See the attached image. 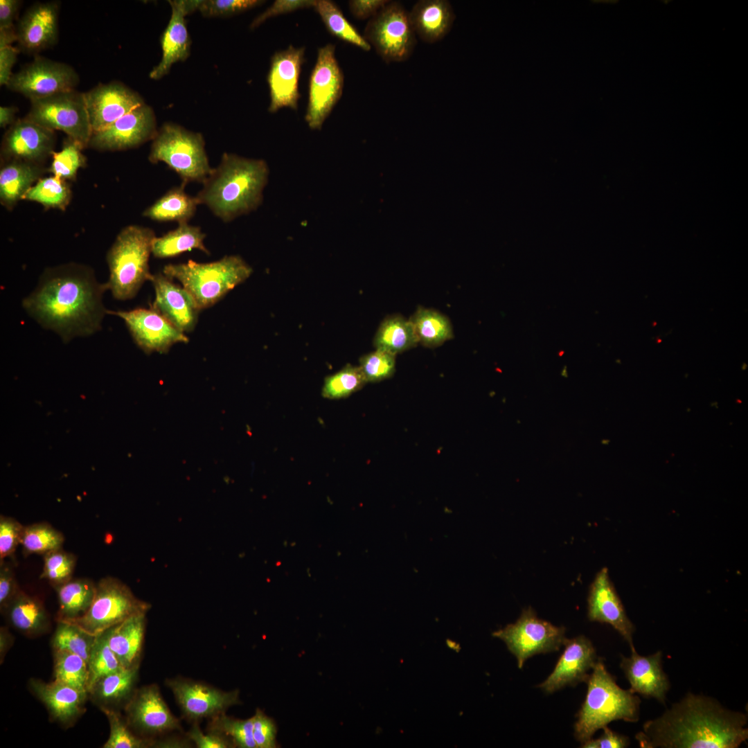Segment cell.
Segmentation results:
<instances>
[{
    "label": "cell",
    "instance_id": "1",
    "mask_svg": "<svg viewBox=\"0 0 748 748\" xmlns=\"http://www.w3.org/2000/svg\"><path fill=\"white\" fill-rule=\"evenodd\" d=\"M107 290L90 267L70 262L46 269L21 305L41 327L67 343L101 329L107 314L103 302Z\"/></svg>",
    "mask_w": 748,
    "mask_h": 748
},
{
    "label": "cell",
    "instance_id": "2",
    "mask_svg": "<svg viewBox=\"0 0 748 748\" xmlns=\"http://www.w3.org/2000/svg\"><path fill=\"white\" fill-rule=\"evenodd\" d=\"M747 724L745 713L689 692L645 722L635 738L642 748H737L748 738Z\"/></svg>",
    "mask_w": 748,
    "mask_h": 748
},
{
    "label": "cell",
    "instance_id": "3",
    "mask_svg": "<svg viewBox=\"0 0 748 748\" xmlns=\"http://www.w3.org/2000/svg\"><path fill=\"white\" fill-rule=\"evenodd\" d=\"M269 175L265 160L224 152L195 197L199 204L228 222L260 206Z\"/></svg>",
    "mask_w": 748,
    "mask_h": 748
},
{
    "label": "cell",
    "instance_id": "4",
    "mask_svg": "<svg viewBox=\"0 0 748 748\" xmlns=\"http://www.w3.org/2000/svg\"><path fill=\"white\" fill-rule=\"evenodd\" d=\"M586 683V697L574 724V736L580 745L612 721L633 723L639 721L640 697L616 684L601 658L598 657Z\"/></svg>",
    "mask_w": 748,
    "mask_h": 748
},
{
    "label": "cell",
    "instance_id": "5",
    "mask_svg": "<svg viewBox=\"0 0 748 748\" xmlns=\"http://www.w3.org/2000/svg\"><path fill=\"white\" fill-rule=\"evenodd\" d=\"M155 238L152 229L139 225H128L116 236L107 253L109 276L105 283L115 299H133L150 280L149 259Z\"/></svg>",
    "mask_w": 748,
    "mask_h": 748
},
{
    "label": "cell",
    "instance_id": "6",
    "mask_svg": "<svg viewBox=\"0 0 748 748\" xmlns=\"http://www.w3.org/2000/svg\"><path fill=\"white\" fill-rule=\"evenodd\" d=\"M162 272L179 281L202 310L215 305L246 280L253 269L241 256L229 255L211 262L190 260L186 263L168 264Z\"/></svg>",
    "mask_w": 748,
    "mask_h": 748
},
{
    "label": "cell",
    "instance_id": "7",
    "mask_svg": "<svg viewBox=\"0 0 748 748\" xmlns=\"http://www.w3.org/2000/svg\"><path fill=\"white\" fill-rule=\"evenodd\" d=\"M148 159L152 163H166L179 176L184 186L190 182L203 183L213 169L203 136L170 122L158 130Z\"/></svg>",
    "mask_w": 748,
    "mask_h": 748
},
{
    "label": "cell",
    "instance_id": "8",
    "mask_svg": "<svg viewBox=\"0 0 748 748\" xmlns=\"http://www.w3.org/2000/svg\"><path fill=\"white\" fill-rule=\"evenodd\" d=\"M151 605L136 598L119 579L107 576L96 583V594L89 610L71 622L96 636L131 616L147 613Z\"/></svg>",
    "mask_w": 748,
    "mask_h": 748
},
{
    "label": "cell",
    "instance_id": "9",
    "mask_svg": "<svg viewBox=\"0 0 748 748\" xmlns=\"http://www.w3.org/2000/svg\"><path fill=\"white\" fill-rule=\"evenodd\" d=\"M24 118L52 131H62L84 148L89 147L92 130L84 93L73 90L30 100Z\"/></svg>",
    "mask_w": 748,
    "mask_h": 748
},
{
    "label": "cell",
    "instance_id": "10",
    "mask_svg": "<svg viewBox=\"0 0 748 748\" xmlns=\"http://www.w3.org/2000/svg\"><path fill=\"white\" fill-rule=\"evenodd\" d=\"M364 37L387 64L408 60L417 43L409 12L392 1L369 19Z\"/></svg>",
    "mask_w": 748,
    "mask_h": 748
},
{
    "label": "cell",
    "instance_id": "11",
    "mask_svg": "<svg viewBox=\"0 0 748 748\" xmlns=\"http://www.w3.org/2000/svg\"><path fill=\"white\" fill-rule=\"evenodd\" d=\"M492 636L504 641L516 657L519 668L533 655L558 651L567 639L564 627L538 618L531 607L524 609L515 623L493 632Z\"/></svg>",
    "mask_w": 748,
    "mask_h": 748
},
{
    "label": "cell",
    "instance_id": "12",
    "mask_svg": "<svg viewBox=\"0 0 748 748\" xmlns=\"http://www.w3.org/2000/svg\"><path fill=\"white\" fill-rule=\"evenodd\" d=\"M344 74L335 57V46L328 44L318 49L317 61L309 80L305 120L313 130H320L341 97Z\"/></svg>",
    "mask_w": 748,
    "mask_h": 748
},
{
    "label": "cell",
    "instance_id": "13",
    "mask_svg": "<svg viewBox=\"0 0 748 748\" xmlns=\"http://www.w3.org/2000/svg\"><path fill=\"white\" fill-rule=\"evenodd\" d=\"M79 81L71 66L37 56L13 73L6 87L30 101L75 90Z\"/></svg>",
    "mask_w": 748,
    "mask_h": 748
},
{
    "label": "cell",
    "instance_id": "14",
    "mask_svg": "<svg viewBox=\"0 0 748 748\" xmlns=\"http://www.w3.org/2000/svg\"><path fill=\"white\" fill-rule=\"evenodd\" d=\"M157 131L154 112L145 103L92 134L89 147L100 151L127 150L152 141Z\"/></svg>",
    "mask_w": 748,
    "mask_h": 748
},
{
    "label": "cell",
    "instance_id": "15",
    "mask_svg": "<svg viewBox=\"0 0 748 748\" xmlns=\"http://www.w3.org/2000/svg\"><path fill=\"white\" fill-rule=\"evenodd\" d=\"M122 319L136 344L146 354L167 353L178 343L189 341L181 332L152 308H135L129 311L107 310V314Z\"/></svg>",
    "mask_w": 748,
    "mask_h": 748
},
{
    "label": "cell",
    "instance_id": "16",
    "mask_svg": "<svg viewBox=\"0 0 748 748\" xmlns=\"http://www.w3.org/2000/svg\"><path fill=\"white\" fill-rule=\"evenodd\" d=\"M84 96L92 134L106 129L122 116L145 104L137 92L117 81L98 84L84 92Z\"/></svg>",
    "mask_w": 748,
    "mask_h": 748
},
{
    "label": "cell",
    "instance_id": "17",
    "mask_svg": "<svg viewBox=\"0 0 748 748\" xmlns=\"http://www.w3.org/2000/svg\"><path fill=\"white\" fill-rule=\"evenodd\" d=\"M304 62L305 47L290 45L273 55L267 76L269 112L274 113L284 107L297 109L300 98L299 78Z\"/></svg>",
    "mask_w": 748,
    "mask_h": 748
},
{
    "label": "cell",
    "instance_id": "18",
    "mask_svg": "<svg viewBox=\"0 0 748 748\" xmlns=\"http://www.w3.org/2000/svg\"><path fill=\"white\" fill-rule=\"evenodd\" d=\"M55 144L54 131L24 118L16 120L5 133L1 154L3 161L17 159L43 164L52 156Z\"/></svg>",
    "mask_w": 748,
    "mask_h": 748
},
{
    "label": "cell",
    "instance_id": "19",
    "mask_svg": "<svg viewBox=\"0 0 748 748\" xmlns=\"http://www.w3.org/2000/svg\"><path fill=\"white\" fill-rule=\"evenodd\" d=\"M587 616L591 621L611 625L627 642L630 648L634 646L632 636L635 627L626 614L606 567L597 573L590 585Z\"/></svg>",
    "mask_w": 748,
    "mask_h": 748
},
{
    "label": "cell",
    "instance_id": "20",
    "mask_svg": "<svg viewBox=\"0 0 748 748\" xmlns=\"http://www.w3.org/2000/svg\"><path fill=\"white\" fill-rule=\"evenodd\" d=\"M124 709L130 727L142 734L154 735L180 728L179 720L171 713L155 684L135 690Z\"/></svg>",
    "mask_w": 748,
    "mask_h": 748
},
{
    "label": "cell",
    "instance_id": "21",
    "mask_svg": "<svg viewBox=\"0 0 748 748\" xmlns=\"http://www.w3.org/2000/svg\"><path fill=\"white\" fill-rule=\"evenodd\" d=\"M155 297L150 308L183 333L192 332L200 309L192 295L163 272L152 274Z\"/></svg>",
    "mask_w": 748,
    "mask_h": 748
},
{
    "label": "cell",
    "instance_id": "22",
    "mask_svg": "<svg viewBox=\"0 0 748 748\" xmlns=\"http://www.w3.org/2000/svg\"><path fill=\"white\" fill-rule=\"evenodd\" d=\"M564 649L554 670L538 687L546 693H552L567 686H573L586 682L589 671L594 667L598 657L591 641L584 635L567 639Z\"/></svg>",
    "mask_w": 748,
    "mask_h": 748
},
{
    "label": "cell",
    "instance_id": "23",
    "mask_svg": "<svg viewBox=\"0 0 748 748\" xmlns=\"http://www.w3.org/2000/svg\"><path fill=\"white\" fill-rule=\"evenodd\" d=\"M168 685L183 713L191 720L213 718L240 701L237 690L224 692L186 679L169 680Z\"/></svg>",
    "mask_w": 748,
    "mask_h": 748
},
{
    "label": "cell",
    "instance_id": "24",
    "mask_svg": "<svg viewBox=\"0 0 748 748\" xmlns=\"http://www.w3.org/2000/svg\"><path fill=\"white\" fill-rule=\"evenodd\" d=\"M59 6L57 1L39 2L27 9L15 26L19 51L37 54L57 42Z\"/></svg>",
    "mask_w": 748,
    "mask_h": 748
},
{
    "label": "cell",
    "instance_id": "25",
    "mask_svg": "<svg viewBox=\"0 0 748 748\" xmlns=\"http://www.w3.org/2000/svg\"><path fill=\"white\" fill-rule=\"evenodd\" d=\"M630 650V656H621L620 664L630 684V691L664 704L670 683L663 668L661 651L643 656L637 653L634 646Z\"/></svg>",
    "mask_w": 748,
    "mask_h": 748
},
{
    "label": "cell",
    "instance_id": "26",
    "mask_svg": "<svg viewBox=\"0 0 748 748\" xmlns=\"http://www.w3.org/2000/svg\"><path fill=\"white\" fill-rule=\"evenodd\" d=\"M198 1H169L172 8L169 23L161 37L162 57L150 71L151 79L157 80L168 73L173 64L186 60L190 54V40L185 17L197 10Z\"/></svg>",
    "mask_w": 748,
    "mask_h": 748
},
{
    "label": "cell",
    "instance_id": "27",
    "mask_svg": "<svg viewBox=\"0 0 748 748\" xmlns=\"http://www.w3.org/2000/svg\"><path fill=\"white\" fill-rule=\"evenodd\" d=\"M28 686L32 693L44 704L51 718L64 727L72 726L85 712L87 692L81 691L53 680L45 682L31 678Z\"/></svg>",
    "mask_w": 748,
    "mask_h": 748
},
{
    "label": "cell",
    "instance_id": "28",
    "mask_svg": "<svg viewBox=\"0 0 748 748\" xmlns=\"http://www.w3.org/2000/svg\"><path fill=\"white\" fill-rule=\"evenodd\" d=\"M413 30L424 42L433 44L450 31L455 14L447 0H420L409 12Z\"/></svg>",
    "mask_w": 748,
    "mask_h": 748
},
{
    "label": "cell",
    "instance_id": "29",
    "mask_svg": "<svg viewBox=\"0 0 748 748\" xmlns=\"http://www.w3.org/2000/svg\"><path fill=\"white\" fill-rule=\"evenodd\" d=\"M146 613L136 614L106 630L108 643L124 668L139 666Z\"/></svg>",
    "mask_w": 748,
    "mask_h": 748
},
{
    "label": "cell",
    "instance_id": "30",
    "mask_svg": "<svg viewBox=\"0 0 748 748\" xmlns=\"http://www.w3.org/2000/svg\"><path fill=\"white\" fill-rule=\"evenodd\" d=\"M3 161L0 170V202L10 209L42 178L46 168L43 164L21 160Z\"/></svg>",
    "mask_w": 748,
    "mask_h": 748
},
{
    "label": "cell",
    "instance_id": "31",
    "mask_svg": "<svg viewBox=\"0 0 748 748\" xmlns=\"http://www.w3.org/2000/svg\"><path fill=\"white\" fill-rule=\"evenodd\" d=\"M138 670L139 666L124 668L100 679L88 691L89 698L100 709L117 710L134 693Z\"/></svg>",
    "mask_w": 748,
    "mask_h": 748
},
{
    "label": "cell",
    "instance_id": "32",
    "mask_svg": "<svg viewBox=\"0 0 748 748\" xmlns=\"http://www.w3.org/2000/svg\"><path fill=\"white\" fill-rule=\"evenodd\" d=\"M10 625L28 636L46 632L50 627L49 615L43 603L22 590L12 600L3 613Z\"/></svg>",
    "mask_w": 748,
    "mask_h": 748
},
{
    "label": "cell",
    "instance_id": "33",
    "mask_svg": "<svg viewBox=\"0 0 748 748\" xmlns=\"http://www.w3.org/2000/svg\"><path fill=\"white\" fill-rule=\"evenodd\" d=\"M96 584L85 578H72L55 587L58 600L57 621H71L82 616L91 607Z\"/></svg>",
    "mask_w": 748,
    "mask_h": 748
},
{
    "label": "cell",
    "instance_id": "34",
    "mask_svg": "<svg viewBox=\"0 0 748 748\" xmlns=\"http://www.w3.org/2000/svg\"><path fill=\"white\" fill-rule=\"evenodd\" d=\"M185 186L173 187L148 207L143 216L157 222H188L199 204L196 197L187 194Z\"/></svg>",
    "mask_w": 748,
    "mask_h": 748
},
{
    "label": "cell",
    "instance_id": "35",
    "mask_svg": "<svg viewBox=\"0 0 748 748\" xmlns=\"http://www.w3.org/2000/svg\"><path fill=\"white\" fill-rule=\"evenodd\" d=\"M205 238L206 234L199 226L188 222L179 223L175 229L154 238L152 253L157 258H167L198 249L208 255L210 251L204 244Z\"/></svg>",
    "mask_w": 748,
    "mask_h": 748
},
{
    "label": "cell",
    "instance_id": "36",
    "mask_svg": "<svg viewBox=\"0 0 748 748\" xmlns=\"http://www.w3.org/2000/svg\"><path fill=\"white\" fill-rule=\"evenodd\" d=\"M418 344L411 321L400 314L386 317L380 323L373 339L375 349L386 350L395 355Z\"/></svg>",
    "mask_w": 748,
    "mask_h": 748
},
{
    "label": "cell",
    "instance_id": "37",
    "mask_svg": "<svg viewBox=\"0 0 748 748\" xmlns=\"http://www.w3.org/2000/svg\"><path fill=\"white\" fill-rule=\"evenodd\" d=\"M418 344L434 348L454 337L451 321L440 312L419 306L409 318Z\"/></svg>",
    "mask_w": 748,
    "mask_h": 748
},
{
    "label": "cell",
    "instance_id": "38",
    "mask_svg": "<svg viewBox=\"0 0 748 748\" xmlns=\"http://www.w3.org/2000/svg\"><path fill=\"white\" fill-rule=\"evenodd\" d=\"M314 8L331 35L363 51L371 50V46L346 19L339 7L334 1L317 0Z\"/></svg>",
    "mask_w": 748,
    "mask_h": 748
},
{
    "label": "cell",
    "instance_id": "39",
    "mask_svg": "<svg viewBox=\"0 0 748 748\" xmlns=\"http://www.w3.org/2000/svg\"><path fill=\"white\" fill-rule=\"evenodd\" d=\"M71 199L66 181L51 176L39 179L25 194L23 199L37 202L46 208L65 210Z\"/></svg>",
    "mask_w": 748,
    "mask_h": 748
},
{
    "label": "cell",
    "instance_id": "40",
    "mask_svg": "<svg viewBox=\"0 0 748 748\" xmlns=\"http://www.w3.org/2000/svg\"><path fill=\"white\" fill-rule=\"evenodd\" d=\"M54 680L87 692L88 666L81 657L64 650H53Z\"/></svg>",
    "mask_w": 748,
    "mask_h": 748
},
{
    "label": "cell",
    "instance_id": "41",
    "mask_svg": "<svg viewBox=\"0 0 748 748\" xmlns=\"http://www.w3.org/2000/svg\"><path fill=\"white\" fill-rule=\"evenodd\" d=\"M96 639L75 623L57 621L51 643L53 650H64L75 654L87 662Z\"/></svg>",
    "mask_w": 748,
    "mask_h": 748
},
{
    "label": "cell",
    "instance_id": "42",
    "mask_svg": "<svg viewBox=\"0 0 748 748\" xmlns=\"http://www.w3.org/2000/svg\"><path fill=\"white\" fill-rule=\"evenodd\" d=\"M63 534L48 522H37L25 526L21 544L24 555L33 553L42 555L62 548Z\"/></svg>",
    "mask_w": 748,
    "mask_h": 748
},
{
    "label": "cell",
    "instance_id": "43",
    "mask_svg": "<svg viewBox=\"0 0 748 748\" xmlns=\"http://www.w3.org/2000/svg\"><path fill=\"white\" fill-rule=\"evenodd\" d=\"M87 666L89 673L87 691L100 679L124 668L109 645L107 630L96 636L87 661Z\"/></svg>",
    "mask_w": 748,
    "mask_h": 748
},
{
    "label": "cell",
    "instance_id": "44",
    "mask_svg": "<svg viewBox=\"0 0 748 748\" xmlns=\"http://www.w3.org/2000/svg\"><path fill=\"white\" fill-rule=\"evenodd\" d=\"M366 383L360 367L348 364L325 378L321 395L330 400L345 398L362 389Z\"/></svg>",
    "mask_w": 748,
    "mask_h": 748
},
{
    "label": "cell",
    "instance_id": "45",
    "mask_svg": "<svg viewBox=\"0 0 748 748\" xmlns=\"http://www.w3.org/2000/svg\"><path fill=\"white\" fill-rule=\"evenodd\" d=\"M83 149L80 143L67 137L62 149L53 152L49 172L64 181L75 179L78 170L86 165Z\"/></svg>",
    "mask_w": 748,
    "mask_h": 748
},
{
    "label": "cell",
    "instance_id": "46",
    "mask_svg": "<svg viewBox=\"0 0 748 748\" xmlns=\"http://www.w3.org/2000/svg\"><path fill=\"white\" fill-rule=\"evenodd\" d=\"M211 732L230 738L232 745L240 748H256L253 738V718L235 719L224 713L213 717L210 724Z\"/></svg>",
    "mask_w": 748,
    "mask_h": 748
},
{
    "label": "cell",
    "instance_id": "47",
    "mask_svg": "<svg viewBox=\"0 0 748 748\" xmlns=\"http://www.w3.org/2000/svg\"><path fill=\"white\" fill-rule=\"evenodd\" d=\"M43 560L39 578L47 580L54 588L73 578L77 560L74 554L60 548L43 555Z\"/></svg>",
    "mask_w": 748,
    "mask_h": 748
},
{
    "label": "cell",
    "instance_id": "48",
    "mask_svg": "<svg viewBox=\"0 0 748 748\" xmlns=\"http://www.w3.org/2000/svg\"><path fill=\"white\" fill-rule=\"evenodd\" d=\"M106 715L110 728L109 736L103 748H143L152 745L151 740L134 734L127 721L117 710L101 709Z\"/></svg>",
    "mask_w": 748,
    "mask_h": 748
},
{
    "label": "cell",
    "instance_id": "49",
    "mask_svg": "<svg viewBox=\"0 0 748 748\" xmlns=\"http://www.w3.org/2000/svg\"><path fill=\"white\" fill-rule=\"evenodd\" d=\"M395 356L380 349L362 356L359 366L367 382H379L391 377L395 371Z\"/></svg>",
    "mask_w": 748,
    "mask_h": 748
},
{
    "label": "cell",
    "instance_id": "50",
    "mask_svg": "<svg viewBox=\"0 0 748 748\" xmlns=\"http://www.w3.org/2000/svg\"><path fill=\"white\" fill-rule=\"evenodd\" d=\"M262 2L258 0H200L197 10L205 17H227L251 9Z\"/></svg>",
    "mask_w": 748,
    "mask_h": 748
},
{
    "label": "cell",
    "instance_id": "51",
    "mask_svg": "<svg viewBox=\"0 0 748 748\" xmlns=\"http://www.w3.org/2000/svg\"><path fill=\"white\" fill-rule=\"evenodd\" d=\"M24 526L15 519L0 517V561L14 554L21 544Z\"/></svg>",
    "mask_w": 748,
    "mask_h": 748
},
{
    "label": "cell",
    "instance_id": "52",
    "mask_svg": "<svg viewBox=\"0 0 748 748\" xmlns=\"http://www.w3.org/2000/svg\"><path fill=\"white\" fill-rule=\"evenodd\" d=\"M253 718V738L256 748L277 747V728L274 720L260 709H257Z\"/></svg>",
    "mask_w": 748,
    "mask_h": 748
},
{
    "label": "cell",
    "instance_id": "53",
    "mask_svg": "<svg viewBox=\"0 0 748 748\" xmlns=\"http://www.w3.org/2000/svg\"><path fill=\"white\" fill-rule=\"evenodd\" d=\"M317 0H276L265 11L257 16L250 24L254 29L267 19L304 8H314Z\"/></svg>",
    "mask_w": 748,
    "mask_h": 748
},
{
    "label": "cell",
    "instance_id": "54",
    "mask_svg": "<svg viewBox=\"0 0 748 748\" xmlns=\"http://www.w3.org/2000/svg\"><path fill=\"white\" fill-rule=\"evenodd\" d=\"M20 590L11 565L4 560L0 561V610L1 613H4Z\"/></svg>",
    "mask_w": 748,
    "mask_h": 748
},
{
    "label": "cell",
    "instance_id": "55",
    "mask_svg": "<svg viewBox=\"0 0 748 748\" xmlns=\"http://www.w3.org/2000/svg\"><path fill=\"white\" fill-rule=\"evenodd\" d=\"M602 735L593 738L580 745L583 748H625L630 745V738L611 730L607 726L603 727Z\"/></svg>",
    "mask_w": 748,
    "mask_h": 748
},
{
    "label": "cell",
    "instance_id": "56",
    "mask_svg": "<svg viewBox=\"0 0 748 748\" xmlns=\"http://www.w3.org/2000/svg\"><path fill=\"white\" fill-rule=\"evenodd\" d=\"M198 748H226L231 744L222 735L211 732L204 734L197 725H194L188 733Z\"/></svg>",
    "mask_w": 748,
    "mask_h": 748
},
{
    "label": "cell",
    "instance_id": "57",
    "mask_svg": "<svg viewBox=\"0 0 748 748\" xmlns=\"http://www.w3.org/2000/svg\"><path fill=\"white\" fill-rule=\"evenodd\" d=\"M389 2L387 0H351L348 1V7L355 18L370 19Z\"/></svg>",
    "mask_w": 748,
    "mask_h": 748
},
{
    "label": "cell",
    "instance_id": "58",
    "mask_svg": "<svg viewBox=\"0 0 748 748\" xmlns=\"http://www.w3.org/2000/svg\"><path fill=\"white\" fill-rule=\"evenodd\" d=\"M19 50L12 44L0 46V85L6 86L13 73Z\"/></svg>",
    "mask_w": 748,
    "mask_h": 748
},
{
    "label": "cell",
    "instance_id": "59",
    "mask_svg": "<svg viewBox=\"0 0 748 748\" xmlns=\"http://www.w3.org/2000/svg\"><path fill=\"white\" fill-rule=\"evenodd\" d=\"M19 0H0V28L14 26L20 6Z\"/></svg>",
    "mask_w": 748,
    "mask_h": 748
},
{
    "label": "cell",
    "instance_id": "60",
    "mask_svg": "<svg viewBox=\"0 0 748 748\" xmlns=\"http://www.w3.org/2000/svg\"><path fill=\"white\" fill-rule=\"evenodd\" d=\"M14 642V637L9 632L7 627H1L0 628V661L1 664L3 661L4 657L11 648Z\"/></svg>",
    "mask_w": 748,
    "mask_h": 748
},
{
    "label": "cell",
    "instance_id": "61",
    "mask_svg": "<svg viewBox=\"0 0 748 748\" xmlns=\"http://www.w3.org/2000/svg\"><path fill=\"white\" fill-rule=\"evenodd\" d=\"M18 108L14 106L0 107V127H6L12 125L15 121V115Z\"/></svg>",
    "mask_w": 748,
    "mask_h": 748
}]
</instances>
